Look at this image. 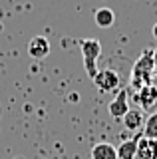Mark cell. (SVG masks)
<instances>
[{
	"label": "cell",
	"instance_id": "1",
	"mask_svg": "<svg viewBox=\"0 0 157 159\" xmlns=\"http://www.w3.org/2000/svg\"><path fill=\"white\" fill-rule=\"evenodd\" d=\"M153 68H155V54L153 50H143L139 58L135 60L133 68H131V76H129V86L139 92L143 86L151 84V78H153Z\"/></svg>",
	"mask_w": 157,
	"mask_h": 159
},
{
	"label": "cell",
	"instance_id": "2",
	"mask_svg": "<svg viewBox=\"0 0 157 159\" xmlns=\"http://www.w3.org/2000/svg\"><path fill=\"white\" fill-rule=\"evenodd\" d=\"M78 44H80V50H82L86 74H87V78L94 80V76L97 74V64L96 62L101 54V44H100V40H96V38H82Z\"/></svg>",
	"mask_w": 157,
	"mask_h": 159
},
{
	"label": "cell",
	"instance_id": "3",
	"mask_svg": "<svg viewBox=\"0 0 157 159\" xmlns=\"http://www.w3.org/2000/svg\"><path fill=\"white\" fill-rule=\"evenodd\" d=\"M92 82L96 84V88L100 89V92L107 93V92H114V89L119 88L121 80H119V74H117L115 70L105 68V70H97V74L94 76Z\"/></svg>",
	"mask_w": 157,
	"mask_h": 159
},
{
	"label": "cell",
	"instance_id": "4",
	"mask_svg": "<svg viewBox=\"0 0 157 159\" xmlns=\"http://www.w3.org/2000/svg\"><path fill=\"white\" fill-rule=\"evenodd\" d=\"M107 111H110L111 117L123 119V116L129 111V99H127V92H125V89H119V92H117V96L111 99L110 106H107Z\"/></svg>",
	"mask_w": 157,
	"mask_h": 159
},
{
	"label": "cell",
	"instance_id": "5",
	"mask_svg": "<svg viewBox=\"0 0 157 159\" xmlns=\"http://www.w3.org/2000/svg\"><path fill=\"white\" fill-rule=\"evenodd\" d=\"M135 102L139 103V107L143 109H151L157 103V86L153 84H147L139 89V92H135Z\"/></svg>",
	"mask_w": 157,
	"mask_h": 159
},
{
	"label": "cell",
	"instance_id": "6",
	"mask_svg": "<svg viewBox=\"0 0 157 159\" xmlns=\"http://www.w3.org/2000/svg\"><path fill=\"white\" fill-rule=\"evenodd\" d=\"M28 54H30L34 60H44L50 54V42H48V38L34 36L30 42H28Z\"/></svg>",
	"mask_w": 157,
	"mask_h": 159
},
{
	"label": "cell",
	"instance_id": "7",
	"mask_svg": "<svg viewBox=\"0 0 157 159\" xmlns=\"http://www.w3.org/2000/svg\"><path fill=\"white\" fill-rule=\"evenodd\" d=\"M135 159H157V139L139 137Z\"/></svg>",
	"mask_w": 157,
	"mask_h": 159
},
{
	"label": "cell",
	"instance_id": "8",
	"mask_svg": "<svg viewBox=\"0 0 157 159\" xmlns=\"http://www.w3.org/2000/svg\"><path fill=\"white\" fill-rule=\"evenodd\" d=\"M90 159H117V149L111 143H96L90 151Z\"/></svg>",
	"mask_w": 157,
	"mask_h": 159
},
{
	"label": "cell",
	"instance_id": "9",
	"mask_svg": "<svg viewBox=\"0 0 157 159\" xmlns=\"http://www.w3.org/2000/svg\"><path fill=\"white\" fill-rule=\"evenodd\" d=\"M143 123H145V116H143L141 109H131L129 107V111L123 116V125H125V129H129V131H137L139 127H143Z\"/></svg>",
	"mask_w": 157,
	"mask_h": 159
},
{
	"label": "cell",
	"instance_id": "10",
	"mask_svg": "<svg viewBox=\"0 0 157 159\" xmlns=\"http://www.w3.org/2000/svg\"><path fill=\"white\" fill-rule=\"evenodd\" d=\"M94 20H96L97 28H110V26H114V22H115V14H114V10L107 8V6L97 8L96 14H94Z\"/></svg>",
	"mask_w": 157,
	"mask_h": 159
},
{
	"label": "cell",
	"instance_id": "11",
	"mask_svg": "<svg viewBox=\"0 0 157 159\" xmlns=\"http://www.w3.org/2000/svg\"><path fill=\"white\" fill-rule=\"evenodd\" d=\"M137 141H139V137L127 139V141L119 143V147H115L117 149V159H135V155H137Z\"/></svg>",
	"mask_w": 157,
	"mask_h": 159
},
{
	"label": "cell",
	"instance_id": "12",
	"mask_svg": "<svg viewBox=\"0 0 157 159\" xmlns=\"http://www.w3.org/2000/svg\"><path fill=\"white\" fill-rule=\"evenodd\" d=\"M141 133H143V137H147V139H157V111L151 113V116L145 119L143 131Z\"/></svg>",
	"mask_w": 157,
	"mask_h": 159
},
{
	"label": "cell",
	"instance_id": "13",
	"mask_svg": "<svg viewBox=\"0 0 157 159\" xmlns=\"http://www.w3.org/2000/svg\"><path fill=\"white\" fill-rule=\"evenodd\" d=\"M151 34H153V38L157 40V22L153 24V28H151Z\"/></svg>",
	"mask_w": 157,
	"mask_h": 159
},
{
	"label": "cell",
	"instance_id": "14",
	"mask_svg": "<svg viewBox=\"0 0 157 159\" xmlns=\"http://www.w3.org/2000/svg\"><path fill=\"white\" fill-rule=\"evenodd\" d=\"M153 76L157 78V62H155V68H153Z\"/></svg>",
	"mask_w": 157,
	"mask_h": 159
}]
</instances>
